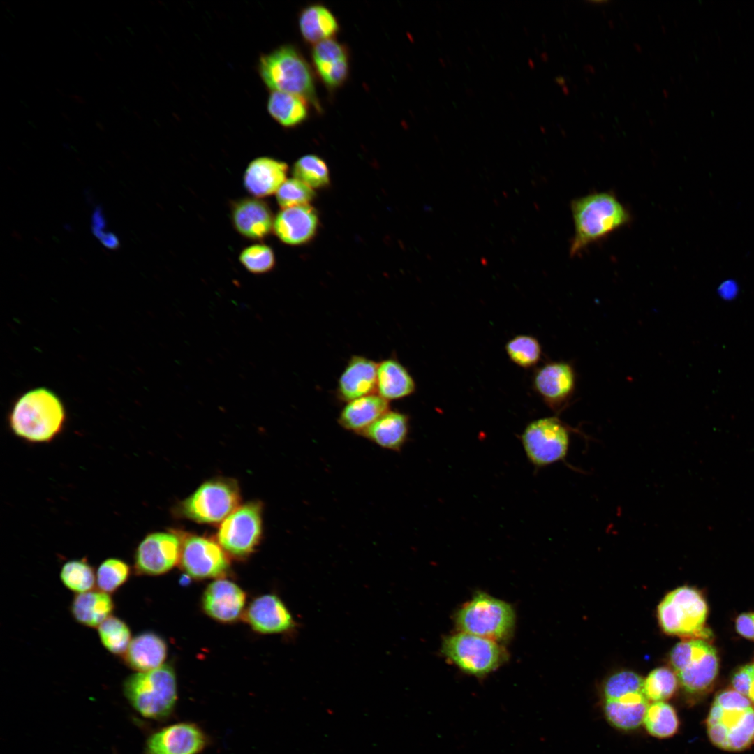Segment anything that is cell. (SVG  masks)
I'll return each instance as SVG.
<instances>
[{"label":"cell","mask_w":754,"mask_h":754,"mask_svg":"<svg viewBox=\"0 0 754 754\" xmlns=\"http://www.w3.org/2000/svg\"><path fill=\"white\" fill-rule=\"evenodd\" d=\"M8 421L14 434L22 439L46 443L61 432L66 421V411L55 392L47 387H36L15 399Z\"/></svg>","instance_id":"6da1fadb"},{"label":"cell","mask_w":754,"mask_h":754,"mask_svg":"<svg viewBox=\"0 0 754 754\" xmlns=\"http://www.w3.org/2000/svg\"><path fill=\"white\" fill-rule=\"evenodd\" d=\"M575 235L570 253L576 255L630 221V215L616 197L609 192L592 193L571 203Z\"/></svg>","instance_id":"7a4b0ae2"},{"label":"cell","mask_w":754,"mask_h":754,"mask_svg":"<svg viewBox=\"0 0 754 754\" xmlns=\"http://www.w3.org/2000/svg\"><path fill=\"white\" fill-rule=\"evenodd\" d=\"M258 73L271 91L299 96L320 111L312 70L301 52L292 45H283L263 54Z\"/></svg>","instance_id":"3957f363"},{"label":"cell","mask_w":754,"mask_h":754,"mask_svg":"<svg viewBox=\"0 0 754 754\" xmlns=\"http://www.w3.org/2000/svg\"><path fill=\"white\" fill-rule=\"evenodd\" d=\"M123 692L132 707L143 717L166 719L172 714L177 700L175 672L167 664L138 672L124 680Z\"/></svg>","instance_id":"277c9868"},{"label":"cell","mask_w":754,"mask_h":754,"mask_svg":"<svg viewBox=\"0 0 754 754\" xmlns=\"http://www.w3.org/2000/svg\"><path fill=\"white\" fill-rule=\"evenodd\" d=\"M643 683L644 679L629 670L616 672L605 681L603 710L612 726L621 731H632L643 724L649 704Z\"/></svg>","instance_id":"5b68a950"},{"label":"cell","mask_w":754,"mask_h":754,"mask_svg":"<svg viewBox=\"0 0 754 754\" xmlns=\"http://www.w3.org/2000/svg\"><path fill=\"white\" fill-rule=\"evenodd\" d=\"M670 660L679 683L690 695L707 692L718 674L716 651L703 639L679 642L672 649Z\"/></svg>","instance_id":"8992f818"},{"label":"cell","mask_w":754,"mask_h":754,"mask_svg":"<svg viewBox=\"0 0 754 754\" xmlns=\"http://www.w3.org/2000/svg\"><path fill=\"white\" fill-rule=\"evenodd\" d=\"M707 612V605L701 593L689 586L670 592L658 609L660 625L666 633L692 639L710 636L704 626Z\"/></svg>","instance_id":"52a82bcc"},{"label":"cell","mask_w":754,"mask_h":754,"mask_svg":"<svg viewBox=\"0 0 754 754\" xmlns=\"http://www.w3.org/2000/svg\"><path fill=\"white\" fill-rule=\"evenodd\" d=\"M455 620L461 632L496 642L512 633L515 612L508 603L478 593L460 608Z\"/></svg>","instance_id":"ba28073f"},{"label":"cell","mask_w":754,"mask_h":754,"mask_svg":"<svg viewBox=\"0 0 754 754\" xmlns=\"http://www.w3.org/2000/svg\"><path fill=\"white\" fill-rule=\"evenodd\" d=\"M442 651L461 670L476 677L496 670L506 658L505 650L496 641L464 632L445 637Z\"/></svg>","instance_id":"9c48e42d"},{"label":"cell","mask_w":754,"mask_h":754,"mask_svg":"<svg viewBox=\"0 0 754 754\" xmlns=\"http://www.w3.org/2000/svg\"><path fill=\"white\" fill-rule=\"evenodd\" d=\"M521 441L530 462L541 468L565 459L570 433L557 417H547L530 422L522 434Z\"/></svg>","instance_id":"30bf717a"},{"label":"cell","mask_w":754,"mask_h":754,"mask_svg":"<svg viewBox=\"0 0 754 754\" xmlns=\"http://www.w3.org/2000/svg\"><path fill=\"white\" fill-rule=\"evenodd\" d=\"M239 492L234 481L213 480L202 484L182 504V514L200 523L226 519L237 508Z\"/></svg>","instance_id":"8fae6325"},{"label":"cell","mask_w":754,"mask_h":754,"mask_svg":"<svg viewBox=\"0 0 754 754\" xmlns=\"http://www.w3.org/2000/svg\"><path fill=\"white\" fill-rule=\"evenodd\" d=\"M261 531V506L258 503H249L237 508L224 519L219 529L218 540L225 551L242 557L253 552Z\"/></svg>","instance_id":"7c38bea8"},{"label":"cell","mask_w":754,"mask_h":754,"mask_svg":"<svg viewBox=\"0 0 754 754\" xmlns=\"http://www.w3.org/2000/svg\"><path fill=\"white\" fill-rule=\"evenodd\" d=\"M182 543L175 534L156 532L147 535L134 555V569L140 575L156 576L170 570L180 560Z\"/></svg>","instance_id":"4fadbf2b"},{"label":"cell","mask_w":754,"mask_h":754,"mask_svg":"<svg viewBox=\"0 0 754 754\" xmlns=\"http://www.w3.org/2000/svg\"><path fill=\"white\" fill-rule=\"evenodd\" d=\"M180 563L195 579L220 577L229 568L228 557L221 545L198 535L188 536L182 543Z\"/></svg>","instance_id":"5bb4252c"},{"label":"cell","mask_w":754,"mask_h":754,"mask_svg":"<svg viewBox=\"0 0 754 754\" xmlns=\"http://www.w3.org/2000/svg\"><path fill=\"white\" fill-rule=\"evenodd\" d=\"M205 732L192 723L170 725L152 733L147 739L145 754H200L207 746Z\"/></svg>","instance_id":"9a60e30c"},{"label":"cell","mask_w":754,"mask_h":754,"mask_svg":"<svg viewBox=\"0 0 754 754\" xmlns=\"http://www.w3.org/2000/svg\"><path fill=\"white\" fill-rule=\"evenodd\" d=\"M532 384L535 392L546 405L558 411L564 407L574 393L575 372L569 363L547 362L535 369Z\"/></svg>","instance_id":"2e32d148"},{"label":"cell","mask_w":754,"mask_h":754,"mask_svg":"<svg viewBox=\"0 0 754 754\" xmlns=\"http://www.w3.org/2000/svg\"><path fill=\"white\" fill-rule=\"evenodd\" d=\"M246 601L244 591L235 583L223 578L211 582L203 593L202 605L214 620L230 623L242 614Z\"/></svg>","instance_id":"e0dca14e"},{"label":"cell","mask_w":754,"mask_h":754,"mask_svg":"<svg viewBox=\"0 0 754 754\" xmlns=\"http://www.w3.org/2000/svg\"><path fill=\"white\" fill-rule=\"evenodd\" d=\"M246 620L256 632L263 634L285 633L296 626L284 603L274 594L254 599L248 607Z\"/></svg>","instance_id":"ac0fdd59"},{"label":"cell","mask_w":754,"mask_h":754,"mask_svg":"<svg viewBox=\"0 0 754 754\" xmlns=\"http://www.w3.org/2000/svg\"><path fill=\"white\" fill-rule=\"evenodd\" d=\"M378 363L363 355H353L347 362L337 382V398L348 402L374 394L376 390Z\"/></svg>","instance_id":"d6986e66"},{"label":"cell","mask_w":754,"mask_h":754,"mask_svg":"<svg viewBox=\"0 0 754 754\" xmlns=\"http://www.w3.org/2000/svg\"><path fill=\"white\" fill-rule=\"evenodd\" d=\"M318 225L316 211L309 205L281 209L274 220L273 230L283 243L296 246L315 235Z\"/></svg>","instance_id":"ffe728a7"},{"label":"cell","mask_w":754,"mask_h":754,"mask_svg":"<svg viewBox=\"0 0 754 754\" xmlns=\"http://www.w3.org/2000/svg\"><path fill=\"white\" fill-rule=\"evenodd\" d=\"M314 68L323 82L331 89L341 87L349 74L348 53L344 45L333 38L313 45Z\"/></svg>","instance_id":"44dd1931"},{"label":"cell","mask_w":754,"mask_h":754,"mask_svg":"<svg viewBox=\"0 0 754 754\" xmlns=\"http://www.w3.org/2000/svg\"><path fill=\"white\" fill-rule=\"evenodd\" d=\"M235 230L246 238L261 240L273 230L274 220L268 205L257 198L235 202L231 212Z\"/></svg>","instance_id":"7402d4cb"},{"label":"cell","mask_w":754,"mask_h":754,"mask_svg":"<svg viewBox=\"0 0 754 754\" xmlns=\"http://www.w3.org/2000/svg\"><path fill=\"white\" fill-rule=\"evenodd\" d=\"M288 165L279 160L261 156L251 161L244 174V186L254 198L276 193L286 180Z\"/></svg>","instance_id":"603a6c76"},{"label":"cell","mask_w":754,"mask_h":754,"mask_svg":"<svg viewBox=\"0 0 754 754\" xmlns=\"http://www.w3.org/2000/svg\"><path fill=\"white\" fill-rule=\"evenodd\" d=\"M167 656L165 640L153 632L135 635L122 656L124 664L138 672H147L163 665Z\"/></svg>","instance_id":"cb8c5ba5"},{"label":"cell","mask_w":754,"mask_h":754,"mask_svg":"<svg viewBox=\"0 0 754 754\" xmlns=\"http://www.w3.org/2000/svg\"><path fill=\"white\" fill-rule=\"evenodd\" d=\"M415 390L413 377L397 358L389 357L378 363L377 394L390 401L408 397Z\"/></svg>","instance_id":"d4e9b609"},{"label":"cell","mask_w":754,"mask_h":754,"mask_svg":"<svg viewBox=\"0 0 754 754\" xmlns=\"http://www.w3.org/2000/svg\"><path fill=\"white\" fill-rule=\"evenodd\" d=\"M346 403L339 413L338 422L345 429L360 435L390 410L389 401L377 394H369Z\"/></svg>","instance_id":"484cf974"},{"label":"cell","mask_w":754,"mask_h":754,"mask_svg":"<svg viewBox=\"0 0 754 754\" xmlns=\"http://www.w3.org/2000/svg\"><path fill=\"white\" fill-rule=\"evenodd\" d=\"M409 432V417L401 412L388 410L360 435L381 448L399 450Z\"/></svg>","instance_id":"4316f807"},{"label":"cell","mask_w":754,"mask_h":754,"mask_svg":"<svg viewBox=\"0 0 754 754\" xmlns=\"http://www.w3.org/2000/svg\"><path fill=\"white\" fill-rule=\"evenodd\" d=\"M114 609V603L111 596L100 590L77 593L70 607L73 619L89 628H98L112 615Z\"/></svg>","instance_id":"83f0119b"},{"label":"cell","mask_w":754,"mask_h":754,"mask_svg":"<svg viewBox=\"0 0 754 754\" xmlns=\"http://www.w3.org/2000/svg\"><path fill=\"white\" fill-rule=\"evenodd\" d=\"M298 24L304 40L314 45L332 38L339 29L335 15L328 8L319 3L304 8L300 13Z\"/></svg>","instance_id":"f1b7e54d"},{"label":"cell","mask_w":754,"mask_h":754,"mask_svg":"<svg viewBox=\"0 0 754 754\" xmlns=\"http://www.w3.org/2000/svg\"><path fill=\"white\" fill-rule=\"evenodd\" d=\"M308 103L299 96L273 91L268 97L267 108L275 121L284 128H290L307 119L309 114Z\"/></svg>","instance_id":"f546056e"},{"label":"cell","mask_w":754,"mask_h":754,"mask_svg":"<svg viewBox=\"0 0 754 754\" xmlns=\"http://www.w3.org/2000/svg\"><path fill=\"white\" fill-rule=\"evenodd\" d=\"M643 725L650 735L665 739L677 733L679 721L672 705L666 702H656L649 704Z\"/></svg>","instance_id":"4dcf8cb0"},{"label":"cell","mask_w":754,"mask_h":754,"mask_svg":"<svg viewBox=\"0 0 754 754\" xmlns=\"http://www.w3.org/2000/svg\"><path fill=\"white\" fill-rule=\"evenodd\" d=\"M98 633L103 646L112 654L123 656L132 640L127 623L117 616L111 615L98 627Z\"/></svg>","instance_id":"1f68e13d"},{"label":"cell","mask_w":754,"mask_h":754,"mask_svg":"<svg viewBox=\"0 0 754 754\" xmlns=\"http://www.w3.org/2000/svg\"><path fill=\"white\" fill-rule=\"evenodd\" d=\"M60 579L68 589L76 593L93 590L96 575L93 567L84 559L66 562L60 571Z\"/></svg>","instance_id":"d6a6232c"},{"label":"cell","mask_w":754,"mask_h":754,"mask_svg":"<svg viewBox=\"0 0 754 754\" xmlns=\"http://www.w3.org/2000/svg\"><path fill=\"white\" fill-rule=\"evenodd\" d=\"M678 683L672 670L660 667L652 670L644 679L643 688L649 702H665L674 695Z\"/></svg>","instance_id":"836d02e7"},{"label":"cell","mask_w":754,"mask_h":754,"mask_svg":"<svg viewBox=\"0 0 754 754\" xmlns=\"http://www.w3.org/2000/svg\"><path fill=\"white\" fill-rule=\"evenodd\" d=\"M505 349L510 360L524 369L535 366L541 358V345L535 337L531 335L514 337L506 343Z\"/></svg>","instance_id":"e575fe53"},{"label":"cell","mask_w":754,"mask_h":754,"mask_svg":"<svg viewBox=\"0 0 754 754\" xmlns=\"http://www.w3.org/2000/svg\"><path fill=\"white\" fill-rule=\"evenodd\" d=\"M292 172L295 178L312 188H322L330 183V172L326 163L314 154H307L294 163Z\"/></svg>","instance_id":"d590c367"},{"label":"cell","mask_w":754,"mask_h":754,"mask_svg":"<svg viewBox=\"0 0 754 754\" xmlns=\"http://www.w3.org/2000/svg\"><path fill=\"white\" fill-rule=\"evenodd\" d=\"M131 570L124 560L109 558L104 560L96 571L98 589L107 593H112L119 589L129 579Z\"/></svg>","instance_id":"8d00e7d4"},{"label":"cell","mask_w":754,"mask_h":754,"mask_svg":"<svg viewBox=\"0 0 754 754\" xmlns=\"http://www.w3.org/2000/svg\"><path fill=\"white\" fill-rule=\"evenodd\" d=\"M239 258L241 264L254 274L267 273L275 265L273 250L264 244H256L246 247L240 253Z\"/></svg>","instance_id":"74e56055"},{"label":"cell","mask_w":754,"mask_h":754,"mask_svg":"<svg viewBox=\"0 0 754 754\" xmlns=\"http://www.w3.org/2000/svg\"><path fill=\"white\" fill-rule=\"evenodd\" d=\"M315 195L313 188L295 177L286 179L276 193L281 209L309 205Z\"/></svg>","instance_id":"f35d334b"},{"label":"cell","mask_w":754,"mask_h":754,"mask_svg":"<svg viewBox=\"0 0 754 754\" xmlns=\"http://www.w3.org/2000/svg\"><path fill=\"white\" fill-rule=\"evenodd\" d=\"M731 681L733 689L754 704V664L740 667L733 674Z\"/></svg>","instance_id":"ab89813d"},{"label":"cell","mask_w":754,"mask_h":754,"mask_svg":"<svg viewBox=\"0 0 754 754\" xmlns=\"http://www.w3.org/2000/svg\"><path fill=\"white\" fill-rule=\"evenodd\" d=\"M714 704L722 708L749 707L751 701L734 689H727L718 693Z\"/></svg>","instance_id":"60d3db41"},{"label":"cell","mask_w":754,"mask_h":754,"mask_svg":"<svg viewBox=\"0 0 754 754\" xmlns=\"http://www.w3.org/2000/svg\"><path fill=\"white\" fill-rule=\"evenodd\" d=\"M736 629L741 636L754 639V613H744L736 620Z\"/></svg>","instance_id":"b9f144b4"},{"label":"cell","mask_w":754,"mask_h":754,"mask_svg":"<svg viewBox=\"0 0 754 754\" xmlns=\"http://www.w3.org/2000/svg\"><path fill=\"white\" fill-rule=\"evenodd\" d=\"M92 232L95 236L102 232L106 226L105 219L100 207L96 208L91 219Z\"/></svg>","instance_id":"7bdbcfd3"},{"label":"cell","mask_w":754,"mask_h":754,"mask_svg":"<svg viewBox=\"0 0 754 754\" xmlns=\"http://www.w3.org/2000/svg\"><path fill=\"white\" fill-rule=\"evenodd\" d=\"M719 295L727 300L734 299L738 293L737 286L732 281H726L718 288Z\"/></svg>","instance_id":"ee69618b"},{"label":"cell","mask_w":754,"mask_h":754,"mask_svg":"<svg viewBox=\"0 0 754 754\" xmlns=\"http://www.w3.org/2000/svg\"><path fill=\"white\" fill-rule=\"evenodd\" d=\"M101 244L110 249H117L119 242L116 235L112 232H101L98 237Z\"/></svg>","instance_id":"f6af8a7d"},{"label":"cell","mask_w":754,"mask_h":754,"mask_svg":"<svg viewBox=\"0 0 754 754\" xmlns=\"http://www.w3.org/2000/svg\"><path fill=\"white\" fill-rule=\"evenodd\" d=\"M528 64H529V65H530V66H531V67H533V66H534V64H533V62L532 59H528Z\"/></svg>","instance_id":"bcb514c9"},{"label":"cell","mask_w":754,"mask_h":754,"mask_svg":"<svg viewBox=\"0 0 754 754\" xmlns=\"http://www.w3.org/2000/svg\"><path fill=\"white\" fill-rule=\"evenodd\" d=\"M440 61L443 64V65L444 66L445 64H443V60L442 59H440Z\"/></svg>","instance_id":"7dc6e473"}]
</instances>
